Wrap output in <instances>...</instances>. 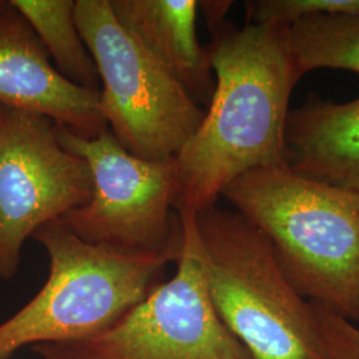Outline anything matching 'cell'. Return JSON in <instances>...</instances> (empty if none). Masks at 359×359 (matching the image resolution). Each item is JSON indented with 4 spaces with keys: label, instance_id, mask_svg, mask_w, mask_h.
<instances>
[{
    "label": "cell",
    "instance_id": "6da1fadb",
    "mask_svg": "<svg viewBox=\"0 0 359 359\" xmlns=\"http://www.w3.org/2000/svg\"><path fill=\"white\" fill-rule=\"evenodd\" d=\"M206 47L216 88L203 123L175 158L176 212L217 204L245 173L286 165L285 129L298 76L283 29L225 20Z\"/></svg>",
    "mask_w": 359,
    "mask_h": 359
},
{
    "label": "cell",
    "instance_id": "9a60e30c",
    "mask_svg": "<svg viewBox=\"0 0 359 359\" xmlns=\"http://www.w3.org/2000/svg\"><path fill=\"white\" fill-rule=\"evenodd\" d=\"M311 306L326 358L359 359V326L322 305Z\"/></svg>",
    "mask_w": 359,
    "mask_h": 359
},
{
    "label": "cell",
    "instance_id": "7c38bea8",
    "mask_svg": "<svg viewBox=\"0 0 359 359\" xmlns=\"http://www.w3.org/2000/svg\"><path fill=\"white\" fill-rule=\"evenodd\" d=\"M44 46L62 76L86 90H100V76L81 36L74 0H10Z\"/></svg>",
    "mask_w": 359,
    "mask_h": 359
},
{
    "label": "cell",
    "instance_id": "8fae6325",
    "mask_svg": "<svg viewBox=\"0 0 359 359\" xmlns=\"http://www.w3.org/2000/svg\"><path fill=\"white\" fill-rule=\"evenodd\" d=\"M116 20L179 80L196 103L209 105L216 79L198 41L196 0H109Z\"/></svg>",
    "mask_w": 359,
    "mask_h": 359
},
{
    "label": "cell",
    "instance_id": "5b68a950",
    "mask_svg": "<svg viewBox=\"0 0 359 359\" xmlns=\"http://www.w3.org/2000/svg\"><path fill=\"white\" fill-rule=\"evenodd\" d=\"M75 18L99 71V105L116 140L144 160L176 158L205 109L116 20L109 0H76Z\"/></svg>",
    "mask_w": 359,
    "mask_h": 359
},
{
    "label": "cell",
    "instance_id": "8992f818",
    "mask_svg": "<svg viewBox=\"0 0 359 359\" xmlns=\"http://www.w3.org/2000/svg\"><path fill=\"white\" fill-rule=\"evenodd\" d=\"M177 213L184 243L176 274L103 333L32 347L39 358L253 359L213 305L196 213Z\"/></svg>",
    "mask_w": 359,
    "mask_h": 359
},
{
    "label": "cell",
    "instance_id": "5bb4252c",
    "mask_svg": "<svg viewBox=\"0 0 359 359\" xmlns=\"http://www.w3.org/2000/svg\"><path fill=\"white\" fill-rule=\"evenodd\" d=\"M245 4L246 23L281 29L314 15L359 13V0H258Z\"/></svg>",
    "mask_w": 359,
    "mask_h": 359
},
{
    "label": "cell",
    "instance_id": "4fadbf2b",
    "mask_svg": "<svg viewBox=\"0 0 359 359\" xmlns=\"http://www.w3.org/2000/svg\"><path fill=\"white\" fill-rule=\"evenodd\" d=\"M298 76L313 69H345L359 75V13H321L283 29Z\"/></svg>",
    "mask_w": 359,
    "mask_h": 359
},
{
    "label": "cell",
    "instance_id": "2e32d148",
    "mask_svg": "<svg viewBox=\"0 0 359 359\" xmlns=\"http://www.w3.org/2000/svg\"><path fill=\"white\" fill-rule=\"evenodd\" d=\"M231 1L215 0V1H198V8L203 10L206 25L209 29L222 25L226 20V15L231 7Z\"/></svg>",
    "mask_w": 359,
    "mask_h": 359
},
{
    "label": "cell",
    "instance_id": "9c48e42d",
    "mask_svg": "<svg viewBox=\"0 0 359 359\" xmlns=\"http://www.w3.org/2000/svg\"><path fill=\"white\" fill-rule=\"evenodd\" d=\"M0 105L46 116L87 139L107 128L99 92L62 76L26 18L4 0H0Z\"/></svg>",
    "mask_w": 359,
    "mask_h": 359
},
{
    "label": "cell",
    "instance_id": "277c9868",
    "mask_svg": "<svg viewBox=\"0 0 359 359\" xmlns=\"http://www.w3.org/2000/svg\"><path fill=\"white\" fill-rule=\"evenodd\" d=\"M209 293L253 359H327L313 306L283 273L269 240L236 210L196 213Z\"/></svg>",
    "mask_w": 359,
    "mask_h": 359
},
{
    "label": "cell",
    "instance_id": "3957f363",
    "mask_svg": "<svg viewBox=\"0 0 359 359\" xmlns=\"http://www.w3.org/2000/svg\"><path fill=\"white\" fill-rule=\"evenodd\" d=\"M50 258L44 286L0 323V359L23 347L75 342L103 333L154 289L168 255H140L90 244L53 219L34 233Z\"/></svg>",
    "mask_w": 359,
    "mask_h": 359
},
{
    "label": "cell",
    "instance_id": "52a82bcc",
    "mask_svg": "<svg viewBox=\"0 0 359 359\" xmlns=\"http://www.w3.org/2000/svg\"><path fill=\"white\" fill-rule=\"evenodd\" d=\"M60 144L90 165V201L62 217L90 244L140 255H168L179 259L184 228L175 210L177 197L173 160L151 161L129 154L109 128L81 137L56 124Z\"/></svg>",
    "mask_w": 359,
    "mask_h": 359
},
{
    "label": "cell",
    "instance_id": "7a4b0ae2",
    "mask_svg": "<svg viewBox=\"0 0 359 359\" xmlns=\"http://www.w3.org/2000/svg\"><path fill=\"white\" fill-rule=\"evenodd\" d=\"M222 197L269 240L301 294L359 321V192L280 165L245 173Z\"/></svg>",
    "mask_w": 359,
    "mask_h": 359
},
{
    "label": "cell",
    "instance_id": "ba28073f",
    "mask_svg": "<svg viewBox=\"0 0 359 359\" xmlns=\"http://www.w3.org/2000/svg\"><path fill=\"white\" fill-rule=\"evenodd\" d=\"M92 191L90 165L60 144L56 123L0 105V281L16 276L27 238Z\"/></svg>",
    "mask_w": 359,
    "mask_h": 359
},
{
    "label": "cell",
    "instance_id": "30bf717a",
    "mask_svg": "<svg viewBox=\"0 0 359 359\" xmlns=\"http://www.w3.org/2000/svg\"><path fill=\"white\" fill-rule=\"evenodd\" d=\"M285 161L301 176L359 192V99L334 103L313 93L289 111Z\"/></svg>",
    "mask_w": 359,
    "mask_h": 359
}]
</instances>
